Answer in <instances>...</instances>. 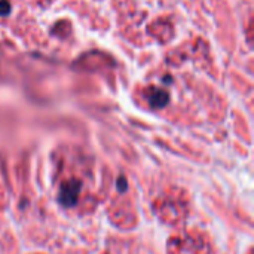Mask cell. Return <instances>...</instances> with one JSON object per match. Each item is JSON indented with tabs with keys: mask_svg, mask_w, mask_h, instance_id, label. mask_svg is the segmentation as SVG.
<instances>
[{
	"mask_svg": "<svg viewBox=\"0 0 254 254\" xmlns=\"http://www.w3.org/2000/svg\"><path fill=\"white\" fill-rule=\"evenodd\" d=\"M155 214L165 223L177 225L179 222L185 220L188 214V204L185 202L182 195L164 193V196L158 198L153 204Z\"/></svg>",
	"mask_w": 254,
	"mask_h": 254,
	"instance_id": "6da1fadb",
	"label": "cell"
},
{
	"mask_svg": "<svg viewBox=\"0 0 254 254\" xmlns=\"http://www.w3.org/2000/svg\"><path fill=\"white\" fill-rule=\"evenodd\" d=\"M208 241L198 234H183L168 243L170 254H208Z\"/></svg>",
	"mask_w": 254,
	"mask_h": 254,
	"instance_id": "7a4b0ae2",
	"label": "cell"
},
{
	"mask_svg": "<svg viewBox=\"0 0 254 254\" xmlns=\"http://www.w3.org/2000/svg\"><path fill=\"white\" fill-rule=\"evenodd\" d=\"M82 192V183L77 179H67L61 183L60 192H58V201L63 207H74L79 195Z\"/></svg>",
	"mask_w": 254,
	"mask_h": 254,
	"instance_id": "3957f363",
	"label": "cell"
},
{
	"mask_svg": "<svg viewBox=\"0 0 254 254\" xmlns=\"http://www.w3.org/2000/svg\"><path fill=\"white\" fill-rule=\"evenodd\" d=\"M149 101L153 107H164L168 103V94L164 91H156L155 95L149 97Z\"/></svg>",
	"mask_w": 254,
	"mask_h": 254,
	"instance_id": "277c9868",
	"label": "cell"
},
{
	"mask_svg": "<svg viewBox=\"0 0 254 254\" xmlns=\"http://www.w3.org/2000/svg\"><path fill=\"white\" fill-rule=\"evenodd\" d=\"M9 13V3L7 1H1L0 3V15Z\"/></svg>",
	"mask_w": 254,
	"mask_h": 254,
	"instance_id": "5b68a950",
	"label": "cell"
}]
</instances>
